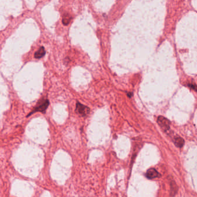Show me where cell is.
I'll return each instance as SVG.
<instances>
[{
  "label": "cell",
  "mask_w": 197,
  "mask_h": 197,
  "mask_svg": "<svg viewBox=\"0 0 197 197\" xmlns=\"http://www.w3.org/2000/svg\"><path fill=\"white\" fill-rule=\"evenodd\" d=\"M48 105H49V102L48 99H44V100H41V102L37 103V105L34 108V110L29 114V115H30L34 112H41L43 113L46 111V109H48Z\"/></svg>",
  "instance_id": "6da1fadb"
},
{
  "label": "cell",
  "mask_w": 197,
  "mask_h": 197,
  "mask_svg": "<svg viewBox=\"0 0 197 197\" xmlns=\"http://www.w3.org/2000/svg\"><path fill=\"white\" fill-rule=\"evenodd\" d=\"M157 122H158V124L160 125V127L165 132H166V131L170 130V121L168 119H166V118L160 116L157 119Z\"/></svg>",
  "instance_id": "7a4b0ae2"
},
{
  "label": "cell",
  "mask_w": 197,
  "mask_h": 197,
  "mask_svg": "<svg viewBox=\"0 0 197 197\" xmlns=\"http://www.w3.org/2000/svg\"><path fill=\"white\" fill-rule=\"evenodd\" d=\"M90 111V110L88 107L84 105H82L81 103H78L76 106V112L78 113L79 115L82 116L87 115Z\"/></svg>",
  "instance_id": "3957f363"
},
{
  "label": "cell",
  "mask_w": 197,
  "mask_h": 197,
  "mask_svg": "<svg viewBox=\"0 0 197 197\" xmlns=\"http://www.w3.org/2000/svg\"><path fill=\"white\" fill-rule=\"evenodd\" d=\"M146 177L149 179H153L156 177H160V174L157 172L155 168H150L147 171L146 173Z\"/></svg>",
  "instance_id": "277c9868"
},
{
  "label": "cell",
  "mask_w": 197,
  "mask_h": 197,
  "mask_svg": "<svg viewBox=\"0 0 197 197\" xmlns=\"http://www.w3.org/2000/svg\"><path fill=\"white\" fill-rule=\"evenodd\" d=\"M46 53V51L44 50V48L43 47H41L40 48L37 50L34 55V57L35 58H42Z\"/></svg>",
  "instance_id": "5b68a950"
},
{
  "label": "cell",
  "mask_w": 197,
  "mask_h": 197,
  "mask_svg": "<svg viewBox=\"0 0 197 197\" xmlns=\"http://www.w3.org/2000/svg\"><path fill=\"white\" fill-rule=\"evenodd\" d=\"M177 184L174 182L172 181L171 182V196H175L177 194Z\"/></svg>",
  "instance_id": "8992f818"
},
{
  "label": "cell",
  "mask_w": 197,
  "mask_h": 197,
  "mask_svg": "<svg viewBox=\"0 0 197 197\" xmlns=\"http://www.w3.org/2000/svg\"><path fill=\"white\" fill-rule=\"evenodd\" d=\"M174 144L175 145L178 147V148H182L184 144V139L181 138V137H177L175 138L174 140Z\"/></svg>",
  "instance_id": "52a82bcc"
},
{
  "label": "cell",
  "mask_w": 197,
  "mask_h": 197,
  "mask_svg": "<svg viewBox=\"0 0 197 197\" xmlns=\"http://www.w3.org/2000/svg\"><path fill=\"white\" fill-rule=\"evenodd\" d=\"M71 16L69 14H65V15L63 16V19H62V23L63 24L66 25L69 24V23L71 21Z\"/></svg>",
  "instance_id": "ba28073f"
}]
</instances>
